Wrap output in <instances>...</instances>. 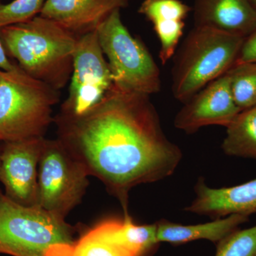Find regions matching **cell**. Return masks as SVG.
<instances>
[{"label": "cell", "instance_id": "6da1fadb", "mask_svg": "<svg viewBox=\"0 0 256 256\" xmlns=\"http://www.w3.org/2000/svg\"><path fill=\"white\" fill-rule=\"evenodd\" d=\"M54 122L57 139L119 200L124 216L133 188L171 176L182 159L164 134L150 96L114 82L86 112H58Z\"/></svg>", "mask_w": 256, "mask_h": 256}, {"label": "cell", "instance_id": "7a4b0ae2", "mask_svg": "<svg viewBox=\"0 0 256 256\" xmlns=\"http://www.w3.org/2000/svg\"><path fill=\"white\" fill-rule=\"evenodd\" d=\"M8 57L32 78L60 90L70 82L78 36L43 16L0 28Z\"/></svg>", "mask_w": 256, "mask_h": 256}, {"label": "cell", "instance_id": "3957f363", "mask_svg": "<svg viewBox=\"0 0 256 256\" xmlns=\"http://www.w3.org/2000/svg\"><path fill=\"white\" fill-rule=\"evenodd\" d=\"M245 38L194 26L175 52L172 92L184 104L234 66Z\"/></svg>", "mask_w": 256, "mask_h": 256}, {"label": "cell", "instance_id": "277c9868", "mask_svg": "<svg viewBox=\"0 0 256 256\" xmlns=\"http://www.w3.org/2000/svg\"><path fill=\"white\" fill-rule=\"evenodd\" d=\"M60 90L32 78L18 66L0 69V142L44 138Z\"/></svg>", "mask_w": 256, "mask_h": 256}, {"label": "cell", "instance_id": "5b68a950", "mask_svg": "<svg viewBox=\"0 0 256 256\" xmlns=\"http://www.w3.org/2000/svg\"><path fill=\"white\" fill-rule=\"evenodd\" d=\"M77 227L38 206H26L0 192V254L45 256L50 247L72 244Z\"/></svg>", "mask_w": 256, "mask_h": 256}, {"label": "cell", "instance_id": "8992f818", "mask_svg": "<svg viewBox=\"0 0 256 256\" xmlns=\"http://www.w3.org/2000/svg\"><path fill=\"white\" fill-rule=\"evenodd\" d=\"M116 10L96 28L114 84L150 96L161 90L160 70L142 42L132 36Z\"/></svg>", "mask_w": 256, "mask_h": 256}, {"label": "cell", "instance_id": "52a82bcc", "mask_svg": "<svg viewBox=\"0 0 256 256\" xmlns=\"http://www.w3.org/2000/svg\"><path fill=\"white\" fill-rule=\"evenodd\" d=\"M88 176L57 138H45L38 163L37 205L65 218L82 202L89 184Z\"/></svg>", "mask_w": 256, "mask_h": 256}, {"label": "cell", "instance_id": "ba28073f", "mask_svg": "<svg viewBox=\"0 0 256 256\" xmlns=\"http://www.w3.org/2000/svg\"><path fill=\"white\" fill-rule=\"evenodd\" d=\"M114 84L97 31L78 37L68 97L60 114L78 116L96 105Z\"/></svg>", "mask_w": 256, "mask_h": 256}, {"label": "cell", "instance_id": "9c48e42d", "mask_svg": "<svg viewBox=\"0 0 256 256\" xmlns=\"http://www.w3.org/2000/svg\"><path fill=\"white\" fill-rule=\"evenodd\" d=\"M46 138L3 142L0 149V182L4 194L26 206H38V169Z\"/></svg>", "mask_w": 256, "mask_h": 256}, {"label": "cell", "instance_id": "30bf717a", "mask_svg": "<svg viewBox=\"0 0 256 256\" xmlns=\"http://www.w3.org/2000/svg\"><path fill=\"white\" fill-rule=\"evenodd\" d=\"M240 111L234 100L227 72L184 104L175 117L174 126L188 134L205 126L226 128Z\"/></svg>", "mask_w": 256, "mask_h": 256}, {"label": "cell", "instance_id": "8fae6325", "mask_svg": "<svg viewBox=\"0 0 256 256\" xmlns=\"http://www.w3.org/2000/svg\"><path fill=\"white\" fill-rule=\"evenodd\" d=\"M196 198L185 210L208 216L214 220L228 216L256 214V178L236 186L212 188L200 178L195 186Z\"/></svg>", "mask_w": 256, "mask_h": 256}, {"label": "cell", "instance_id": "7c38bea8", "mask_svg": "<svg viewBox=\"0 0 256 256\" xmlns=\"http://www.w3.org/2000/svg\"><path fill=\"white\" fill-rule=\"evenodd\" d=\"M128 0H46L40 16L50 18L76 36L96 30Z\"/></svg>", "mask_w": 256, "mask_h": 256}, {"label": "cell", "instance_id": "4fadbf2b", "mask_svg": "<svg viewBox=\"0 0 256 256\" xmlns=\"http://www.w3.org/2000/svg\"><path fill=\"white\" fill-rule=\"evenodd\" d=\"M194 26L246 38L256 30V9L250 0H194Z\"/></svg>", "mask_w": 256, "mask_h": 256}, {"label": "cell", "instance_id": "5bb4252c", "mask_svg": "<svg viewBox=\"0 0 256 256\" xmlns=\"http://www.w3.org/2000/svg\"><path fill=\"white\" fill-rule=\"evenodd\" d=\"M192 8L181 0H144L138 10L154 28L160 42V58L164 65L174 56Z\"/></svg>", "mask_w": 256, "mask_h": 256}, {"label": "cell", "instance_id": "9a60e30c", "mask_svg": "<svg viewBox=\"0 0 256 256\" xmlns=\"http://www.w3.org/2000/svg\"><path fill=\"white\" fill-rule=\"evenodd\" d=\"M88 230L134 256H151L160 244L156 237V223L139 225L129 215L124 216V220H104Z\"/></svg>", "mask_w": 256, "mask_h": 256}, {"label": "cell", "instance_id": "2e32d148", "mask_svg": "<svg viewBox=\"0 0 256 256\" xmlns=\"http://www.w3.org/2000/svg\"><path fill=\"white\" fill-rule=\"evenodd\" d=\"M248 220V216L240 214L230 215L196 225H182L162 220L156 222V237L160 242H169L174 246L198 240H210L216 246Z\"/></svg>", "mask_w": 256, "mask_h": 256}, {"label": "cell", "instance_id": "e0dca14e", "mask_svg": "<svg viewBox=\"0 0 256 256\" xmlns=\"http://www.w3.org/2000/svg\"><path fill=\"white\" fill-rule=\"evenodd\" d=\"M222 148L226 156L256 160V106L240 111L227 126Z\"/></svg>", "mask_w": 256, "mask_h": 256}, {"label": "cell", "instance_id": "ac0fdd59", "mask_svg": "<svg viewBox=\"0 0 256 256\" xmlns=\"http://www.w3.org/2000/svg\"><path fill=\"white\" fill-rule=\"evenodd\" d=\"M45 256H134L126 249L105 242L88 230L72 244L53 246Z\"/></svg>", "mask_w": 256, "mask_h": 256}, {"label": "cell", "instance_id": "d6986e66", "mask_svg": "<svg viewBox=\"0 0 256 256\" xmlns=\"http://www.w3.org/2000/svg\"><path fill=\"white\" fill-rule=\"evenodd\" d=\"M230 89L240 110L256 106V62L234 64L228 70Z\"/></svg>", "mask_w": 256, "mask_h": 256}, {"label": "cell", "instance_id": "ffe728a7", "mask_svg": "<svg viewBox=\"0 0 256 256\" xmlns=\"http://www.w3.org/2000/svg\"><path fill=\"white\" fill-rule=\"evenodd\" d=\"M215 256H256V225L229 234L217 244Z\"/></svg>", "mask_w": 256, "mask_h": 256}, {"label": "cell", "instance_id": "44dd1931", "mask_svg": "<svg viewBox=\"0 0 256 256\" xmlns=\"http://www.w3.org/2000/svg\"><path fill=\"white\" fill-rule=\"evenodd\" d=\"M46 0H14L0 3V28L26 22L41 12Z\"/></svg>", "mask_w": 256, "mask_h": 256}, {"label": "cell", "instance_id": "7402d4cb", "mask_svg": "<svg viewBox=\"0 0 256 256\" xmlns=\"http://www.w3.org/2000/svg\"><path fill=\"white\" fill-rule=\"evenodd\" d=\"M256 62V30L244 40L235 64Z\"/></svg>", "mask_w": 256, "mask_h": 256}, {"label": "cell", "instance_id": "603a6c76", "mask_svg": "<svg viewBox=\"0 0 256 256\" xmlns=\"http://www.w3.org/2000/svg\"><path fill=\"white\" fill-rule=\"evenodd\" d=\"M18 64L12 63L6 55L2 42L1 36H0V69L6 72H11L18 68Z\"/></svg>", "mask_w": 256, "mask_h": 256}, {"label": "cell", "instance_id": "cb8c5ba5", "mask_svg": "<svg viewBox=\"0 0 256 256\" xmlns=\"http://www.w3.org/2000/svg\"><path fill=\"white\" fill-rule=\"evenodd\" d=\"M250 2L252 3V4L254 5V6H255V8L256 9V0H250Z\"/></svg>", "mask_w": 256, "mask_h": 256}, {"label": "cell", "instance_id": "d4e9b609", "mask_svg": "<svg viewBox=\"0 0 256 256\" xmlns=\"http://www.w3.org/2000/svg\"><path fill=\"white\" fill-rule=\"evenodd\" d=\"M0 166H1V164H0Z\"/></svg>", "mask_w": 256, "mask_h": 256}, {"label": "cell", "instance_id": "484cf974", "mask_svg": "<svg viewBox=\"0 0 256 256\" xmlns=\"http://www.w3.org/2000/svg\"><path fill=\"white\" fill-rule=\"evenodd\" d=\"M0 192H1V190H0Z\"/></svg>", "mask_w": 256, "mask_h": 256}, {"label": "cell", "instance_id": "4316f807", "mask_svg": "<svg viewBox=\"0 0 256 256\" xmlns=\"http://www.w3.org/2000/svg\"></svg>", "mask_w": 256, "mask_h": 256}]
</instances>
